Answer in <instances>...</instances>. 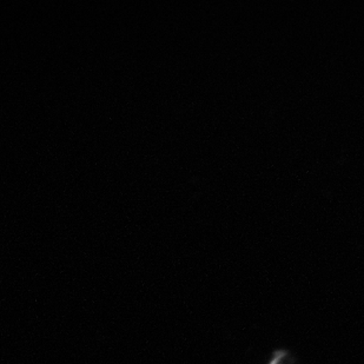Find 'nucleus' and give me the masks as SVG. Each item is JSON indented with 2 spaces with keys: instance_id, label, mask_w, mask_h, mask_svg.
<instances>
[{
  "instance_id": "nucleus-1",
  "label": "nucleus",
  "mask_w": 364,
  "mask_h": 364,
  "mask_svg": "<svg viewBox=\"0 0 364 364\" xmlns=\"http://www.w3.org/2000/svg\"><path fill=\"white\" fill-rule=\"evenodd\" d=\"M272 364H277V363H276V360H274V361H272Z\"/></svg>"
}]
</instances>
